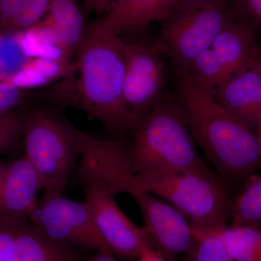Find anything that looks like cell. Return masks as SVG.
Masks as SVG:
<instances>
[{"label": "cell", "mask_w": 261, "mask_h": 261, "mask_svg": "<svg viewBox=\"0 0 261 261\" xmlns=\"http://www.w3.org/2000/svg\"><path fill=\"white\" fill-rule=\"evenodd\" d=\"M178 73V109L207 159L227 179L255 172L261 166V150L251 127L218 104L186 73Z\"/></svg>", "instance_id": "1"}, {"label": "cell", "mask_w": 261, "mask_h": 261, "mask_svg": "<svg viewBox=\"0 0 261 261\" xmlns=\"http://www.w3.org/2000/svg\"><path fill=\"white\" fill-rule=\"evenodd\" d=\"M75 105L113 135L133 132L137 126L123 99L127 44L119 35L94 23L85 32L79 49Z\"/></svg>", "instance_id": "2"}, {"label": "cell", "mask_w": 261, "mask_h": 261, "mask_svg": "<svg viewBox=\"0 0 261 261\" xmlns=\"http://www.w3.org/2000/svg\"><path fill=\"white\" fill-rule=\"evenodd\" d=\"M126 144L132 174H168L206 169L177 105L159 102L136 126Z\"/></svg>", "instance_id": "3"}, {"label": "cell", "mask_w": 261, "mask_h": 261, "mask_svg": "<svg viewBox=\"0 0 261 261\" xmlns=\"http://www.w3.org/2000/svg\"><path fill=\"white\" fill-rule=\"evenodd\" d=\"M143 191L166 201L185 215L194 229L216 230L226 226L228 215L224 185L208 168L168 174L129 175L118 193Z\"/></svg>", "instance_id": "4"}, {"label": "cell", "mask_w": 261, "mask_h": 261, "mask_svg": "<svg viewBox=\"0 0 261 261\" xmlns=\"http://www.w3.org/2000/svg\"><path fill=\"white\" fill-rule=\"evenodd\" d=\"M75 126L61 113L39 108L25 114V157L42 181V198L63 195L80 160Z\"/></svg>", "instance_id": "5"}, {"label": "cell", "mask_w": 261, "mask_h": 261, "mask_svg": "<svg viewBox=\"0 0 261 261\" xmlns=\"http://www.w3.org/2000/svg\"><path fill=\"white\" fill-rule=\"evenodd\" d=\"M234 13L226 0L176 10L163 20L161 35L152 47L173 60L178 73H185L192 62L210 49L220 33L235 20Z\"/></svg>", "instance_id": "6"}, {"label": "cell", "mask_w": 261, "mask_h": 261, "mask_svg": "<svg viewBox=\"0 0 261 261\" xmlns=\"http://www.w3.org/2000/svg\"><path fill=\"white\" fill-rule=\"evenodd\" d=\"M76 176L87 206L103 241L113 255L139 257L154 248L148 233L126 216L117 204L116 194L106 182L84 166L78 165Z\"/></svg>", "instance_id": "7"}, {"label": "cell", "mask_w": 261, "mask_h": 261, "mask_svg": "<svg viewBox=\"0 0 261 261\" xmlns=\"http://www.w3.org/2000/svg\"><path fill=\"white\" fill-rule=\"evenodd\" d=\"M29 221L56 241L75 249L111 253L85 202L70 200L63 195L42 197Z\"/></svg>", "instance_id": "8"}, {"label": "cell", "mask_w": 261, "mask_h": 261, "mask_svg": "<svg viewBox=\"0 0 261 261\" xmlns=\"http://www.w3.org/2000/svg\"><path fill=\"white\" fill-rule=\"evenodd\" d=\"M152 46L127 44L123 99L137 125L159 102L165 83V67Z\"/></svg>", "instance_id": "9"}, {"label": "cell", "mask_w": 261, "mask_h": 261, "mask_svg": "<svg viewBox=\"0 0 261 261\" xmlns=\"http://www.w3.org/2000/svg\"><path fill=\"white\" fill-rule=\"evenodd\" d=\"M128 194L142 213L144 228L154 247H157L166 260H172L179 254L192 250L195 231L185 215L171 204L148 192L132 191Z\"/></svg>", "instance_id": "10"}, {"label": "cell", "mask_w": 261, "mask_h": 261, "mask_svg": "<svg viewBox=\"0 0 261 261\" xmlns=\"http://www.w3.org/2000/svg\"><path fill=\"white\" fill-rule=\"evenodd\" d=\"M42 190V181L25 155L0 167V220H29Z\"/></svg>", "instance_id": "11"}, {"label": "cell", "mask_w": 261, "mask_h": 261, "mask_svg": "<svg viewBox=\"0 0 261 261\" xmlns=\"http://www.w3.org/2000/svg\"><path fill=\"white\" fill-rule=\"evenodd\" d=\"M213 98L228 112L249 126L257 127L261 121V55L245 68L229 77Z\"/></svg>", "instance_id": "12"}, {"label": "cell", "mask_w": 261, "mask_h": 261, "mask_svg": "<svg viewBox=\"0 0 261 261\" xmlns=\"http://www.w3.org/2000/svg\"><path fill=\"white\" fill-rule=\"evenodd\" d=\"M179 0H114L100 20L106 28L121 34L140 32L153 21H163L173 14Z\"/></svg>", "instance_id": "13"}, {"label": "cell", "mask_w": 261, "mask_h": 261, "mask_svg": "<svg viewBox=\"0 0 261 261\" xmlns=\"http://www.w3.org/2000/svg\"><path fill=\"white\" fill-rule=\"evenodd\" d=\"M43 28L65 58L78 53L85 32L84 19L75 0H53Z\"/></svg>", "instance_id": "14"}, {"label": "cell", "mask_w": 261, "mask_h": 261, "mask_svg": "<svg viewBox=\"0 0 261 261\" xmlns=\"http://www.w3.org/2000/svg\"><path fill=\"white\" fill-rule=\"evenodd\" d=\"M211 49L232 75L250 65L258 55L260 46L254 29L243 20H233L215 39Z\"/></svg>", "instance_id": "15"}, {"label": "cell", "mask_w": 261, "mask_h": 261, "mask_svg": "<svg viewBox=\"0 0 261 261\" xmlns=\"http://www.w3.org/2000/svg\"><path fill=\"white\" fill-rule=\"evenodd\" d=\"M11 261H80L74 247L49 238L40 229L23 221Z\"/></svg>", "instance_id": "16"}, {"label": "cell", "mask_w": 261, "mask_h": 261, "mask_svg": "<svg viewBox=\"0 0 261 261\" xmlns=\"http://www.w3.org/2000/svg\"><path fill=\"white\" fill-rule=\"evenodd\" d=\"M216 231L233 261H261V226L226 225Z\"/></svg>", "instance_id": "17"}, {"label": "cell", "mask_w": 261, "mask_h": 261, "mask_svg": "<svg viewBox=\"0 0 261 261\" xmlns=\"http://www.w3.org/2000/svg\"><path fill=\"white\" fill-rule=\"evenodd\" d=\"M185 73L211 95L231 76L226 67L211 48L197 56Z\"/></svg>", "instance_id": "18"}, {"label": "cell", "mask_w": 261, "mask_h": 261, "mask_svg": "<svg viewBox=\"0 0 261 261\" xmlns=\"http://www.w3.org/2000/svg\"><path fill=\"white\" fill-rule=\"evenodd\" d=\"M233 225H261V175L238 196L231 210Z\"/></svg>", "instance_id": "19"}, {"label": "cell", "mask_w": 261, "mask_h": 261, "mask_svg": "<svg viewBox=\"0 0 261 261\" xmlns=\"http://www.w3.org/2000/svg\"><path fill=\"white\" fill-rule=\"evenodd\" d=\"M0 36V79L10 81L27 66L33 57L24 49L22 39L17 33Z\"/></svg>", "instance_id": "20"}, {"label": "cell", "mask_w": 261, "mask_h": 261, "mask_svg": "<svg viewBox=\"0 0 261 261\" xmlns=\"http://www.w3.org/2000/svg\"><path fill=\"white\" fill-rule=\"evenodd\" d=\"M192 261H233L216 230L194 229Z\"/></svg>", "instance_id": "21"}, {"label": "cell", "mask_w": 261, "mask_h": 261, "mask_svg": "<svg viewBox=\"0 0 261 261\" xmlns=\"http://www.w3.org/2000/svg\"><path fill=\"white\" fill-rule=\"evenodd\" d=\"M51 1L29 0L19 12L7 33H21L33 28L49 9Z\"/></svg>", "instance_id": "22"}, {"label": "cell", "mask_w": 261, "mask_h": 261, "mask_svg": "<svg viewBox=\"0 0 261 261\" xmlns=\"http://www.w3.org/2000/svg\"><path fill=\"white\" fill-rule=\"evenodd\" d=\"M25 114L17 109L0 114V152L9 148L23 134Z\"/></svg>", "instance_id": "23"}, {"label": "cell", "mask_w": 261, "mask_h": 261, "mask_svg": "<svg viewBox=\"0 0 261 261\" xmlns=\"http://www.w3.org/2000/svg\"><path fill=\"white\" fill-rule=\"evenodd\" d=\"M35 94L8 81L0 82V114L17 109Z\"/></svg>", "instance_id": "24"}, {"label": "cell", "mask_w": 261, "mask_h": 261, "mask_svg": "<svg viewBox=\"0 0 261 261\" xmlns=\"http://www.w3.org/2000/svg\"><path fill=\"white\" fill-rule=\"evenodd\" d=\"M0 220V261H11L19 230L23 221Z\"/></svg>", "instance_id": "25"}, {"label": "cell", "mask_w": 261, "mask_h": 261, "mask_svg": "<svg viewBox=\"0 0 261 261\" xmlns=\"http://www.w3.org/2000/svg\"><path fill=\"white\" fill-rule=\"evenodd\" d=\"M233 11L252 29H261V0H232Z\"/></svg>", "instance_id": "26"}, {"label": "cell", "mask_w": 261, "mask_h": 261, "mask_svg": "<svg viewBox=\"0 0 261 261\" xmlns=\"http://www.w3.org/2000/svg\"><path fill=\"white\" fill-rule=\"evenodd\" d=\"M29 0H0V33L8 32L19 12Z\"/></svg>", "instance_id": "27"}, {"label": "cell", "mask_w": 261, "mask_h": 261, "mask_svg": "<svg viewBox=\"0 0 261 261\" xmlns=\"http://www.w3.org/2000/svg\"><path fill=\"white\" fill-rule=\"evenodd\" d=\"M220 1H222V0H179L176 10L188 9V8L213 4V3H218Z\"/></svg>", "instance_id": "28"}, {"label": "cell", "mask_w": 261, "mask_h": 261, "mask_svg": "<svg viewBox=\"0 0 261 261\" xmlns=\"http://www.w3.org/2000/svg\"><path fill=\"white\" fill-rule=\"evenodd\" d=\"M137 259V261H168L163 254L155 248L145 250Z\"/></svg>", "instance_id": "29"}, {"label": "cell", "mask_w": 261, "mask_h": 261, "mask_svg": "<svg viewBox=\"0 0 261 261\" xmlns=\"http://www.w3.org/2000/svg\"><path fill=\"white\" fill-rule=\"evenodd\" d=\"M113 255L109 252H98L97 255L89 261H118Z\"/></svg>", "instance_id": "30"}, {"label": "cell", "mask_w": 261, "mask_h": 261, "mask_svg": "<svg viewBox=\"0 0 261 261\" xmlns=\"http://www.w3.org/2000/svg\"><path fill=\"white\" fill-rule=\"evenodd\" d=\"M258 128H259L258 139H259V142H260V150H261V121L260 123V125H259Z\"/></svg>", "instance_id": "31"}, {"label": "cell", "mask_w": 261, "mask_h": 261, "mask_svg": "<svg viewBox=\"0 0 261 261\" xmlns=\"http://www.w3.org/2000/svg\"><path fill=\"white\" fill-rule=\"evenodd\" d=\"M106 1L111 2V3H112V1H111V0H106Z\"/></svg>", "instance_id": "32"}, {"label": "cell", "mask_w": 261, "mask_h": 261, "mask_svg": "<svg viewBox=\"0 0 261 261\" xmlns=\"http://www.w3.org/2000/svg\"><path fill=\"white\" fill-rule=\"evenodd\" d=\"M260 55H261V46H260Z\"/></svg>", "instance_id": "33"}, {"label": "cell", "mask_w": 261, "mask_h": 261, "mask_svg": "<svg viewBox=\"0 0 261 261\" xmlns=\"http://www.w3.org/2000/svg\"><path fill=\"white\" fill-rule=\"evenodd\" d=\"M260 226H261V225H260Z\"/></svg>", "instance_id": "34"}]
</instances>
